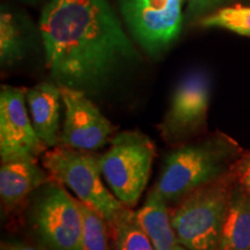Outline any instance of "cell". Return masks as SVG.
Segmentation results:
<instances>
[{"label":"cell","instance_id":"cell-4","mask_svg":"<svg viewBox=\"0 0 250 250\" xmlns=\"http://www.w3.org/2000/svg\"><path fill=\"white\" fill-rule=\"evenodd\" d=\"M155 158V145L140 131H123L110 139V146L101 156L102 177L115 197L127 208H133L142 197Z\"/></svg>","mask_w":250,"mask_h":250},{"label":"cell","instance_id":"cell-11","mask_svg":"<svg viewBox=\"0 0 250 250\" xmlns=\"http://www.w3.org/2000/svg\"><path fill=\"white\" fill-rule=\"evenodd\" d=\"M27 108L39 138L48 148L61 144V88L55 83H41L27 89Z\"/></svg>","mask_w":250,"mask_h":250},{"label":"cell","instance_id":"cell-8","mask_svg":"<svg viewBox=\"0 0 250 250\" xmlns=\"http://www.w3.org/2000/svg\"><path fill=\"white\" fill-rule=\"evenodd\" d=\"M211 80L202 70L189 72L179 81L170 105L160 123L165 142L179 144L203 129L208 116Z\"/></svg>","mask_w":250,"mask_h":250},{"label":"cell","instance_id":"cell-19","mask_svg":"<svg viewBox=\"0 0 250 250\" xmlns=\"http://www.w3.org/2000/svg\"><path fill=\"white\" fill-rule=\"evenodd\" d=\"M227 0H190L187 9L188 19H195L199 15L206 13L210 9L224 4Z\"/></svg>","mask_w":250,"mask_h":250},{"label":"cell","instance_id":"cell-20","mask_svg":"<svg viewBox=\"0 0 250 250\" xmlns=\"http://www.w3.org/2000/svg\"><path fill=\"white\" fill-rule=\"evenodd\" d=\"M237 183L241 186L250 196V154L237 160L234 166Z\"/></svg>","mask_w":250,"mask_h":250},{"label":"cell","instance_id":"cell-1","mask_svg":"<svg viewBox=\"0 0 250 250\" xmlns=\"http://www.w3.org/2000/svg\"><path fill=\"white\" fill-rule=\"evenodd\" d=\"M40 31L54 83L88 96L140 61L107 0H50Z\"/></svg>","mask_w":250,"mask_h":250},{"label":"cell","instance_id":"cell-21","mask_svg":"<svg viewBox=\"0 0 250 250\" xmlns=\"http://www.w3.org/2000/svg\"><path fill=\"white\" fill-rule=\"evenodd\" d=\"M0 250H49V249H46L45 247L43 246L36 247L33 245H28L26 242L12 240V241H2Z\"/></svg>","mask_w":250,"mask_h":250},{"label":"cell","instance_id":"cell-6","mask_svg":"<svg viewBox=\"0 0 250 250\" xmlns=\"http://www.w3.org/2000/svg\"><path fill=\"white\" fill-rule=\"evenodd\" d=\"M43 167L52 179L67 187L83 203L111 223L123 204L101 180L99 159L86 151L56 146L42 155Z\"/></svg>","mask_w":250,"mask_h":250},{"label":"cell","instance_id":"cell-16","mask_svg":"<svg viewBox=\"0 0 250 250\" xmlns=\"http://www.w3.org/2000/svg\"><path fill=\"white\" fill-rule=\"evenodd\" d=\"M110 224L115 250H154L151 240L140 225L137 212L123 206Z\"/></svg>","mask_w":250,"mask_h":250},{"label":"cell","instance_id":"cell-22","mask_svg":"<svg viewBox=\"0 0 250 250\" xmlns=\"http://www.w3.org/2000/svg\"><path fill=\"white\" fill-rule=\"evenodd\" d=\"M19 1L28 2V4H39V2L42 1V0H19Z\"/></svg>","mask_w":250,"mask_h":250},{"label":"cell","instance_id":"cell-15","mask_svg":"<svg viewBox=\"0 0 250 250\" xmlns=\"http://www.w3.org/2000/svg\"><path fill=\"white\" fill-rule=\"evenodd\" d=\"M29 19L13 9L2 7L0 14V62L9 66L26 55L33 31Z\"/></svg>","mask_w":250,"mask_h":250},{"label":"cell","instance_id":"cell-9","mask_svg":"<svg viewBox=\"0 0 250 250\" xmlns=\"http://www.w3.org/2000/svg\"><path fill=\"white\" fill-rule=\"evenodd\" d=\"M27 89L2 86L0 92V158L1 162L35 160L46 146L39 138L26 101Z\"/></svg>","mask_w":250,"mask_h":250},{"label":"cell","instance_id":"cell-5","mask_svg":"<svg viewBox=\"0 0 250 250\" xmlns=\"http://www.w3.org/2000/svg\"><path fill=\"white\" fill-rule=\"evenodd\" d=\"M29 224L40 245L49 250H83L79 201L58 181L41 187L31 203Z\"/></svg>","mask_w":250,"mask_h":250},{"label":"cell","instance_id":"cell-23","mask_svg":"<svg viewBox=\"0 0 250 250\" xmlns=\"http://www.w3.org/2000/svg\"><path fill=\"white\" fill-rule=\"evenodd\" d=\"M173 250H188L186 247H183L182 245H181V243H179V245H176L174 247V249Z\"/></svg>","mask_w":250,"mask_h":250},{"label":"cell","instance_id":"cell-14","mask_svg":"<svg viewBox=\"0 0 250 250\" xmlns=\"http://www.w3.org/2000/svg\"><path fill=\"white\" fill-rule=\"evenodd\" d=\"M137 217L154 250H173L180 243L171 226L168 203L155 189L149 191L144 206L137 211Z\"/></svg>","mask_w":250,"mask_h":250},{"label":"cell","instance_id":"cell-12","mask_svg":"<svg viewBox=\"0 0 250 250\" xmlns=\"http://www.w3.org/2000/svg\"><path fill=\"white\" fill-rule=\"evenodd\" d=\"M51 175L42 169L35 160L1 162L0 197L5 210L12 211L28 196L48 183Z\"/></svg>","mask_w":250,"mask_h":250},{"label":"cell","instance_id":"cell-13","mask_svg":"<svg viewBox=\"0 0 250 250\" xmlns=\"http://www.w3.org/2000/svg\"><path fill=\"white\" fill-rule=\"evenodd\" d=\"M217 250H250V196L235 183Z\"/></svg>","mask_w":250,"mask_h":250},{"label":"cell","instance_id":"cell-3","mask_svg":"<svg viewBox=\"0 0 250 250\" xmlns=\"http://www.w3.org/2000/svg\"><path fill=\"white\" fill-rule=\"evenodd\" d=\"M236 181L233 167L224 176L183 197L170 211L177 240L188 250H217Z\"/></svg>","mask_w":250,"mask_h":250},{"label":"cell","instance_id":"cell-18","mask_svg":"<svg viewBox=\"0 0 250 250\" xmlns=\"http://www.w3.org/2000/svg\"><path fill=\"white\" fill-rule=\"evenodd\" d=\"M83 215V250H110L108 243L107 220L99 212L79 202Z\"/></svg>","mask_w":250,"mask_h":250},{"label":"cell","instance_id":"cell-2","mask_svg":"<svg viewBox=\"0 0 250 250\" xmlns=\"http://www.w3.org/2000/svg\"><path fill=\"white\" fill-rule=\"evenodd\" d=\"M240 148L221 133L184 143L166 156L154 189L168 204L233 169Z\"/></svg>","mask_w":250,"mask_h":250},{"label":"cell","instance_id":"cell-17","mask_svg":"<svg viewBox=\"0 0 250 250\" xmlns=\"http://www.w3.org/2000/svg\"><path fill=\"white\" fill-rule=\"evenodd\" d=\"M203 27H218L250 36V6L234 5L206 15L199 21Z\"/></svg>","mask_w":250,"mask_h":250},{"label":"cell","instance_id":"cell-10","mask_svg":"<svg viewBox=\"0 0 250 250\" xmlns=\"http://www.w3.org/2000/svg\"><path fill=\"white\" fill-rule=\"evenodd\" d=\"M59 88L65 107L62 145L86 152L102 148L114 133L111 122L86 93L62 86Z\"/></svg>","mask_w":250,"mask_h":250},{"label":"cell","instance_id":"cell-7","mask_svg":"<svg viewBox=\"0 0 250 250\" xmlns=\"http://www.w3.org/2000/svg\"><path fill=\"white\" fill-rule=\"evenodd\" d=\"M136 42L149 55L161 54L182 30V0H118Z\"/></svg>","mask_w":250,"mask_h":250}]
</instances>
